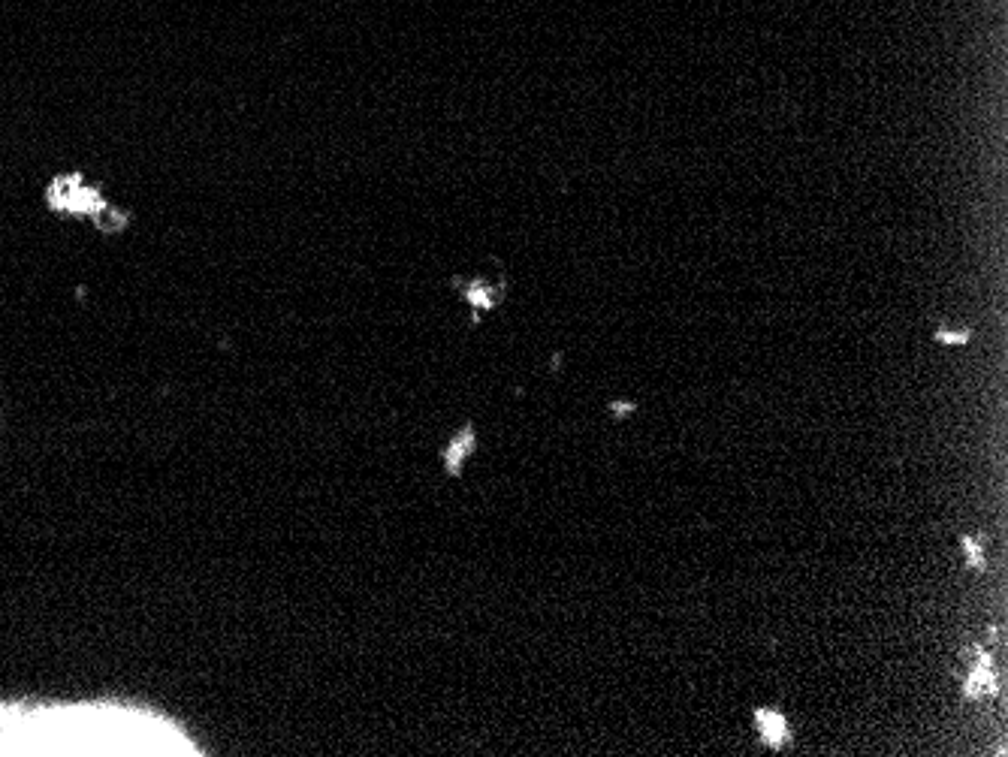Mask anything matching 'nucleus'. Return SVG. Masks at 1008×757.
Segmentation results:
<instances>
[{
  "label": "nucleus",
  "mask_w": 1008,
  "mask_h": 757,
  "mask_svg": "<svg viewBox=\"0 0 1008 757\" xmlns=\"http://www.w3.org/2000/svg\"><path fill=\"white\" fill-rule=\"evenodd\" d=\"M46 206L55 215H67V218H94L103 206L106 197L97 184H88L82 172H64L55 175L46 184Z\"/></svg>",
  "instance_id": "nucleus-1"
},
{
  "label": "nucleus",
  "mask_w": 1008,
  "mask_h": 757,
  "mask_svg": "<svg viewBox=\"0 0 1008 757\" xmlns=\"http://www.w3.org/2000/svg\"><path fill=\"white\" fill-rule=\"evenodd\" d=\"M999 694V682L993 673V655L984 646H972V667L963 676V697L966 700H984V697H996Z\"/></svg>",
  "instance_id": "nucleus-2"
},
{
  "label": "nucleus",
  "mask_w": 1008,
  "mask_h": 757,
  "mask_svg": "<svg viewBox=\"0 0 1008 757\" xmlns=\"http://www.w3.org/2000/svg\"><path fill=\"white\" fill-rule=\"evenodd\" d=\"M755 715V727H758V736L767 748L779 751L785 745L794 742V733L788 727V718L782 715V709H773V706H761L752 712Z\"/></svg>",
  "instance_id": "nucleus-3"
},
{
  "label": "nucleus",
  "mask_w": 1008,
  "mask_h": 757,
  "mask_svg": "<svg viewBox=\"0 0 1008 757\" xmlns=\"http://www.w3.org/2000/svg\"><path fill=\"white\" fill-rule=\"evenodd\" d=\"M91 224H94L100 233H106V236H118V233H124V230L130 227V212L106 200V206L91 218Z\"/></svg>",
  "instance_id": "nucleus-4"
},
{
  "label": "nucleus",
  "mask_w": 1008,
  "mask_h": 757,
  "mask_svg": "<svg viewBox=\"0 0 1008 757\" xmlns=\"http://www.w3.org/2000/svg\"><path fill=\"white\" fill-rule=\"evenodd\" d=\"M471 447H474V432H471V426H465L462 435H456L453 444H450V450L444 453V459H447V471H450V474H459V471H462V462H465V456L471 453Z\"/></svg>",
  "instance_id": "nucleus-5"
},
{
  "label": "nucleus",
  "mask_w": 1008,
  "mask_h": 757,
  "mask_svg": "<svg viewBox=\"0 0 1008 757\" xmlns=\"http://www.w3.org/2000/svg\"><path fill=\"white\" fill-rule=\"evenodd\" d=\"M960 549H963V555H966V567H972V571H987L981 540H975L972 534H960Z\"/></svg>",
  "instance_id": "nucleus-6"
},
{
  "label": "nucleus",
  "mask_w": 1008,
  "mask_h": 757,
  "mask_svg": "<svg viewBox=\"0 0 1008 757\" xmlns=\"http://www.w3.org/2000/svg\"><path fill=\"white\" fill-rule=\"evenodd\" d=\"M936 341H942V344H966L969 341V329H939Z\"/></svg>",
  "instance_id": "nucleus-7"
},
{
  "label": "nucleus",
  "mask_w": 1008,
  "mask_h": 757,
  "mask_svg": "<svg viewBox=\"0 0 1008 757\" xmlns=\"http://www.w3.org/2000/svg\"><path fill=\"white\" fill-rule=\"evenodd\" d=\"M607 408H610V414H613V417H619V420L637 411V405H634V402H610Z\"/></svg>",
  "instance_id": "nucleus-8"
}]
</instances>
